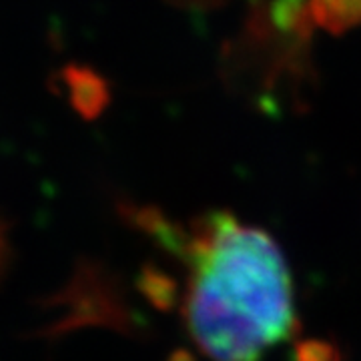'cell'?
I'll list each match as a JSON object with an SVG mask.
<instances>
[{"label": "cell", "mask_w": 361, "mask_h": 361, "mask_svg": "<svg viewBox=\"0 0 361 361\" xmlns=\"http://www.w3.org/2000/svg\"><path fill=\"white\" fill-rule=\"evenodd\" d=\"M121 215L187 261L183 315L211 361H261L295 334L293 277L269 233L229 213H209L185 233L151 207Z\"/></svg>", "instance_id": "obj_1"}, {"label": "cell", "mask_w": 361, "mask_h": 361, "mask_svg": "<svg viewBox=\"0 0 361 361\" xmlns=\"http://www.w3.org/2000/svg\"><path fill=\"white\" fill-rule=\"evenodd\" d=\"M39 310L44 323L32 337L56 341L87 327H109L129 331L130 313L111 271L90 257L78 259L66 283L40 297Z\"/></svg>", "instance_id": "obj_2"}, {"label": "cell", "mask_w": 361, "mask_h": 361, "mask_svg": "<svg viewBox=\"0 0 361 361\" xmlns=\"http://www.w3.org/2000/svg\"><path fill=\"white\" fill-rule=\"evenodd\" d=\"M59 78L68 92L71 106L80 118L94 121L106 111L111 103V87L109 80L92 66L68 63L61 68Z\"/></svg>", "instance_id": "obj_3"}, {"label": "cell", "mask_w": 361, "mask_h": 361, "mask_svg": "<svg viewBox=\"0 0 361 361\" xmlns=\"http://www.w3.org/2000/svg\"><path fill=\"white\" fill-rule=\"evenodd\" d=\"M307 8L313 25L334 35L361 25V0H310Z\"/></svg>", "instance_id": "obj_4"}, {"label": "cell", "mask_w": 361, "mask_h": 361, "mask_svg": "<svg viewBox=\"0 0 361 361\" xmlns=\"http://www.w3.org/2000/svg\"><path fill=\"white\" fill-rule=\"evenodd\" d=\"M11 263V237H8V223L0 219V283L6 275Z\"/></svg>", "instance_id": "obj_5"}, {"label": "cell", "mask_w": 361, "mask_h": 361, "mask_svg": "<svg viewBox=\"0 0 361 361\" xmlns=\"http://www.w3.org/2000/svg\"><path fill=\"white\" fill-rule=\"evenodd\" d=\"M173 2H179V4H215L219 0H173Z\"/></svg>", "instance_id": "obj_6"}]
</instances>
